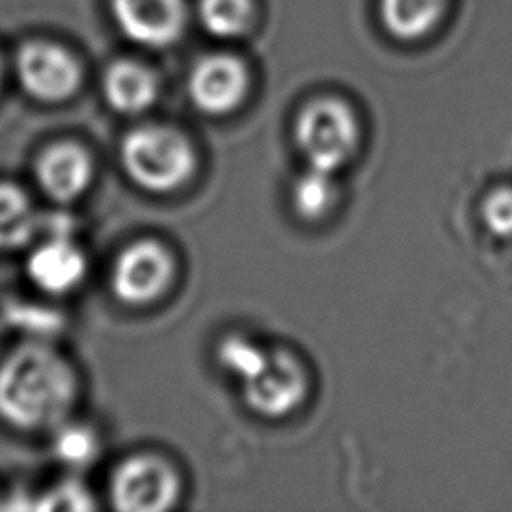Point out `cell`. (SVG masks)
Instances as JSON below:
<instances>
[{
    "label": "cell",
    "instance_id": "d6986e66",
    "mask_svg": "<svg viewBox=\"0 0 512 512\" xmlns=\"http://www.w3.org/2000/svg\"><path fill=\"white\" fill-rule=\"evenodd\" d=\"M484 226L498 238H512V188H496L482 202Z\"/></svg>",
    "mask_w": 512,
    "mask_h": 512
},
{
    "label": "cell",
    "instance_id": "ffe728a7",
    "mask_svg": "<svg viewBox=\"0 0 512 512\" xmlns=\"http://www.w3.org/2000/svg\"><path fill=\"white\" fill-rule=\"evenodd\" d=\"M92 506L94 504L90 500V494L82 486L72 482L56 486L54 490L46 492L38 502V508L46 510H86Z\"/></svg>",
    "mask_w": 512,
    "mask_h": 512
},
{
    "label": "cell",
    "instance_id": "2e32d148",
    "mask_svg": "<svg viewBox=\"0 0 512 512\" xmlns=\"http://www.w3.org/2000/svg\"><path fill=\"white\" fill-rule=\"evenodd\" d=\"M252 0H200L198 16L206 32L218 38H234L252 22Z\"/></svg>",
    "mask_w": 512,
    "mask_h": 512
},
{
    "label": "cell",
    "instance_id": "30bf717a",
    "mask_svg": "<svg viewBox=\"0 0 512 512\" xmlns=\"http://www.w3.org/2000/svg\"><path fill=\"white\" fill-rule=\"evenodd\" d=\"M26 272L32 284L42 292L66 294L82 282L86 274V258L70 236H48L32 250L26 262Z\"/></svg>",
    "mask_w": 512,
    "mask_h": 512
},
{
    "label": "cell",
    "instance_id": "3957f363",
    "mask_svg": "<svg viewBox=\"0 0 512 512\" xmlns=\"http://www.w3.org/2000/svg\"><path fill=\"white\" fill-rule=\"evenodd\" d=\"M358 122L348 104L338 98H318L296 118L294 138L308 166L336 172L356 152Z\"/></svg>",
    "mask_w": 512,
    "mask_h": 512
},
{
    "label": "cell",
    "instance_id": "8fae6325",
    "mask_svg": "<svg viewBox=\"0 0 512 512\" xmlns=\"http://www.w3.org/2000/svg\"><path fill=\"white\" fill-rule=\"evenodd\" d=\"M36 178L48 198L68 204L88 188L92 162L78 144L60 142L42 152L36 164Z\"/></svg>",
    "mask_w": 512,
    "mask_h": 512
},
{
    "label": "cell",
    "instance_id": "277c9868",
    "mask_svg": "<svg viewBox=\"0 0 512 512\" xmlns=\"http://www.w3.org/2000/svg\"><path fill=\"white\" fill-rule=\"evenodd\" d=\"M180 492L174 468L150 454L128 458L110 482L112 504L126 512H160L170 508Z\"/></svg>",
    "mask_w": 512,
    "mask_h": 512
},
{
    "label": "cell",
    "instance_id": "ba28073f",
    "mask_svg": "<svg viewBox=\"0 0 512 512\" xmlns=\"http://www.w3.org/2000/svg\"><path fill=\"white\" fill-rule=\"evenodd\" d=\"M112 14L126 38L148 48L170 46L186 24L184 0H112Z\"/></svg>",
    "mask_w": 512,
    "mask_h": 512
},
{
    "label": "cell",
    "instance_id": "7a4b0ae2",
    "mask_svg": "<svg viewBox=\"0 0 512 512\" xmlns=\"http://www.w3.org/2000/svg\"><path fill=\"white\" fill-rule=\"evenodd\" d=\"M128 178L148 192L180 188L194 172L196 156L182 132L172 126H140L126 134L120 146Z\"/></svg>",
    "mask_w": 512,
    "mask_h": 512
},
{
    "label": "cell",
    "instance_id": "6da1fadb",
    "mask_svg": "<svg viewBox=\"0 0 512 512\" xmlns=\"http://www.w3.org/2000/svg\"><path fill=\"white\" fill-rule=\"evenodd\" d=\"M74 394L70 366L44 344H24L0 364V416L16 428H58Z\"/></svg>",
    "mask_w": 512,
    "mask_h": 512
},
{
    "label": "cell",
    "instance_id": "5b68a950",
    "mask_svg": "<svg viewBox=\"0 0 512 512\" xmlns=\"http://www.w3.org/2000/svg\"><path fill=\"white\" fill-rule=\"evenodd\" d=\"M174 274L170 252L154 240L130 244L114 262L110 284L118 300L130 306L154 302L164 294Z\"/></svg>",
    "mask_w": 512,
    "mask_h": 512
},
{
    "label": "cell",
    "instance_id": "7c38bea8",
    "mask_svg": "<svg viewBox=\"0 0 512 512\" xmlns=\"http://www.w3.org/2000/svg\"><path fill=\"white\" fill-rule=\"evenodd\" d=\"M104 96L122 114L146 110L158 96V80L150 68L136 60H118L104 74Z\"/></svg>",
    "mask_w": 512,
    "mask_h": 512
},
{
    "label": "cell",
    "instance_id": "5bb4252c",
    "mask_svg": "<svg viewBox=\"0 0 512 512\" xmlns=\"http://www.w3.org/2000/svg\"><path fill=\"white\" fill-rule=\"evenodd\" d=\"M38 226L40 222L28 196L12 184H0V250L30 242Z\"/></svg>",
    "mask_w": 512,
    "mask_h": 512
},
{
    "label": "cell",
    "instance_id": "9a60e30c",
    "mask_svg": "<svg viewBox=\"0 0 512 512\" xmlns=\"http://www.w3.org/2000/svg\"><path fill=\"white\" fill-rule=\"evenodd\" d=\"M292 206L304 220L322 218L336 200L334 172L308 166L292 186Z\"/></svg>",
    "mask_w": 512,
    "mask_h": 512
},
{
    "label": "cell",
    "instance_id": "e0dca14e",
    "mask_svg": "<svg viewBox=\"0 0 512 512\" xmlns=\"http://www.w3.org/2000/svg\"><path fill=\"white\" fill-rule=\"evenodd\" d=\"M216 356L218 364L226 372L236 376L240 382H246L264 366L268 350H264L262 346H258L256 342L242 334H232L218 344Z\"/></svg>",
    "mask_w": 512,
    "mask_h": 512
},
{
    "label": "cell",
    "instance_id": "8992f818",
    "mask_svg": "<svg viewBox=\"0 0 512 512\" xmlns=\"http://www.w3.org/2000/svg\"><path fill=\"white\" fill-rule=\"evenodd\" d=\"M246 404L266 418H282L306 396L308 380L302 364L288 350H268L264 366L242 382Z\"/></svg>",
    "mask_w": 512,
    "mask_h": 512
},
{
    "label": "cell",
    "instance_id": "4fadbf2b",
    "mask_svg": "<svg viewBox=\"0 0 512 512\" xmlns=\"http://www.w3.org/2000/svg\"><path fill=\"white\" fill-rule=\"evenodd\" d=\"M446 2L448 0H380V18L392 36L416 40L438 24Z\"/></svg>",
    "mask_w": 512,
    "mask_h": 512
},
{
    "label": "cell",
    "instance_id": "ac0fdd59",
    "mask_svg": "<svg viewBox=\"0 0 512 512\" xmlns=\"http://www.w3.org/2000/svg\"><path fill=\"white\" fill-rule=\"evenodd\" d=\"M52 450L60 462L72 468L88 466L98 454V436L82 424L58 426Z\"/></svg>",
    "mask_w": 512,
    "mask_h": 512
},
{
    "label": "cell",
    "instance_id": "9c48e42d",
    "mask_svg": "<svg viewBox=\"0 0 512 512\" xmlns=\"http://www.w3.org/2000/svg\"><path fill=\"white\" fill-rule=\"evenodd\" d=\"M246 90V66L230 54H210L198 60L188 76V94L206 114H228L244 100Z\"/></svg>",
    "mask_w": 512,
    "mask_h": 512
},
{
    "label": "cell",
    "instance_id": "52a82bcc",
    "mask_svg": "<svg viewBox=\"0 0 512 512\" xmlns=\"http://www.w3.org/2000/svg\"><path fill=\"white\" fill-rule=\"evenodd\" d=\"M16 72L22 88L42 102L72 96L82 78L76 58L52 42L24 44L16 56Z\"/></svg>",
    "mask_w": 512,
    "mask_h": 512
}]
</instances>
